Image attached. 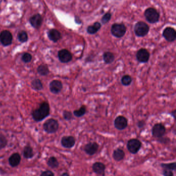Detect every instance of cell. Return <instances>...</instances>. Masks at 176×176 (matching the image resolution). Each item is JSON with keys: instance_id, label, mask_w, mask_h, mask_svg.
Returning <instances> with one entry per match:
<instances>
[{"instance_id": "cell-26", "label": "cell", "mask_w": 176, "mask_h": 176, "mask_svg": "<svg viewBox=\"0 0 176 176\" xmlns=\"http://www.w3.org/2000/svg\"><path fill=\"white\" fill-rule=\"evenodd\" d=\"M37 71L41 75H46L49 73L48 67L46 65H40L38 67Z\"/></svg>"}, {"instance_id": "cell-9", "label": "cell", "mask_w": 176, "mask_h": 176, "mask_svg": "<svg viewBox=\"0 0 176 176\" xmlns=\"http://www.w3.org/2000/svg\"><path fill=\"white\" fill-rule=\"evenodd\" d=\"M12 36L11 32L4 31L0 33V41L4 46L9 45L12 43Z\"/></svg>"}, {"instance_id": "cell-24", "label": "cell", "mask_w": 176, "mask_h": 176, "mask_svg": "<svg viewBox=\"0 0 176 176\" xmlns=\"http://www.w3.org/2000/svg\"><path fill=\"white\" fill-rule=\"evenodd\" d=\"M132 81V77L129 75H123V77L121 78V82L124 86H129L131 84Z\"/></svg>"}, {"instance_id": "cell-21", "label": "cell", "mask_w": 176, "mask_h": 176, "mask_svg": "<svg viewBox=\"0 0 176 176\" xmlns=\"http://www.w3.org/2000/svg\"><path fill=\"white\" fill-rule=\"evenodd\" d=\"M101 24L99 22H95L93 26H89L87 29V31H88V33L90 34H94L99 30V29L101 28Z\"/></svg>"}, {"instance_id": "cell-34", "label": "cell", "mask_w": 176, "mask_h": 176, "mask_svg": "<svg viewBox=\"0 0 176 176\" xmlns=\"http://www.w3.org/2000/svg\"><path fill=\"white\" fill-rule=\"evenodd\" d=\"M111 14L110 13H107V14H105L103 16L102 19H101V21H102V22L103 23V24H106L108 22V21H110V20L111 19Z\"/></svg>"}, {"instance_id": "cell-5", "label": "cell", "mask_w": 176, "mask_h": 176, "mask_svg": "<svg viewBox=\"0 0 176 176\" xmlns=\"http://www.w3.org/2000/svg\"><path fill=\"white\" fill-rule=\"evenodd\" d=\"M59 126L58 121L54 119H48L44 125V130L48 133H55L58 130Z\"/></svg>"}, {"instance_id": "cell-31", "label": "cell", "mask_w": 176, "mask_h": 176, "mask_svg": "<svg viewBox=\"0 0 176 176\" xmlns=\"http://www.w3.org/2000/svg\"><path fill=\"white\" fill-rule=\"evenodd\" d=\"M7 144V140L6 137L2 134H0V149H2L6 146Z\"/></svg>"}, {"instance_id": "cell-17", "label": "cell", "mask_w": 176, "mask_h": 176, "mask_svg": "<svg viewBox=\"0 0 176 176\" xmlns=\"http://www.w3.org/2000/svg\"><path fill=\"white\" fill-rule=\"evenodd\" d=\"M42 17L39 14L33 16L30 19V22L34 27L38 29L42 23Z\"/></svg>"}, {"instance_id": "cell-10", "label": "cell", "mask_w": 176, "mask_h": 176, "mask_svg": "<svg viewBox=\"0 0 176 176\" xmlns=\"http://www.w3.org/2000/svg\"><path fill=\"white\" fill-rule=\"evenodd\" d=\"M99 149V145L96 142H90L85 145L84 147V151L89 155H95Z\"/></svg>"}, {"instance_id": "cell-23", "label": "cell", "mask_w": 176, "mask_h": 176, "mask_svg": "<svg viewBox=\"0 0 176 176\" xmlns=\"http://www.w3.org/2000/svg\"><path fill=\"white\" fill-rule=\"evenodd\" d=\"M86 113V107L85 106H82L78 110L74 111V115L77 117H81L85 115Z\"/></svg>"}, {"instance_id": "cell-22", "label": "cell", "mask_w": 176, "mask_h": 176, "mask_svg": "<svg viewBox=\"0 0 176 176\" xmlns=\"http://www.w3.org/2000/svg\"><path fill=\"white\" fill-rule=\"evenodd\" d=\"M115 59V56L114 54L110 52H107L103 54V60L105 63L107 64H110L114 62Z\"/></svg>"}, {"instance_id": "cell-28", "label": "cell", "mask_w": 176, "mask_h": 176, "mask_svg": "<svg viewBox=\"0 0 176 176\" xmlns=\"http://www.w3.org/2000/svg\"><path fill=\"white\" fill-rule=\"evenodd\" d=\"M48 165L52 169H56L59 166V162L55 157H51L48 161Z\"/></svg>"}, {"instance_id": "cell-36", "label": "cell", "mask_w": 176, "mask_h": 176, "mask_svg": "<svg viewBox=\"0 0 176 176\" xmlns=\"http://www.w3.org/2000/svg\"><path fill=\"white\" fill-rule=\"evenodd\" d=\"M163 175L165 176H173L174 173L172 170L164 169V170L163 171Z\"/></svg>"}, {"instance_id": "cell-18", "label": "cell", "mask_w": 176, "mask_h": 176, "mask_svg": "<svg viewBox=\"0 0 176 176\" xmlns=\"http://www.w3.org/2000/svg\"><path fill=\"white\" fill-rule=\"evenodd\" d=\"M21 161V157L19 154L15 153L11 155L9 159V164L12 167H16L20 164Z\"/></svg>"}, {"instance_id": "cell-15", "label": "cell", "mask_w": 176, "mask_h": 176, "mask_svg": "<svg viewBox=\"0 0 176 176\" xmlns=\"http://www.w3.org/2000/svg\"><path fill=\"white\" fill-rule=\"evenodd\" d=\"M63 84L59 80H53L50 83V90L52 93L57 94L62 90Z\"/></svg>"}, {"instance_id": "cell-29", "label": "cell", "mask_w": 176, "mask_h": 176, "mask_svg": "<svg viewBox=\"0 0 176 176\" xmlns=\"http://www.w3.org/2000/svg\"><path fill=\"white\" fill-rule=\"evenodd\" d=\"M161 167L163 169H169L170 170H176V162L170 163L169 164H165V163H162L161 164Z\"/></svg>"}, {"instance_id": "cell-6", "label": "cell", "mask_w": 176, "mask_h": 176, "mask_svg": "<svg viewBox=\"0 0 176 176\" xmlns=\"http://www.w3.org/2000/svg\"><path fill=\"white\" fill-rule=\"evenodd\" d=\"M126 32V27L123 24L115 23L111 28V33L117 38L122 37Z\"/></svg>"}, {"instance_id": "cell-19", "label": "cell", "mask_w": 176, "mask_h": 176, "mask_svg": "<svg viewBox=\"0 0 176 176\" xmlns=\"http://www.w3.org/2000/svg\"><path fill=\"white\" fill-rule=\"evenodd\" d=\"M125 157V153L122 149L117 148L113 151V158L116 161H122Z\"/></svg>"}, {"instance_id": "cell-13", "label": "cell", "mask_w": 176, "mask_h": 176, "mask_svg": "<svg viewBox=\"0 0 176 176\" xmlns=\"http://www.w3.org/2000/svg\"><path fill=\"white\" fill-rule=\"evenodd\" d=\"M176 32L175 29L172 27L166 28L163 31V35L168 41L172 42L176 39Z\"/></svg>"}, {"instance_id": "cell-39", "label": "cell", "mask_w": 176, "mask_h": 176, "mask_svg": "<svg viewBox=\"0 0 176 176\" xmlns=\"http://www.w3.org/2000/svg\"><path fill=\"white\" fill-rule=\"evenodd\" d=\"M176 110H174L173 111H172V113H171V115L172 116H173L174 118H175V115H176Z\"/></svg>"}, {"instance_id": "cell-3", "label": "cell", "mask_w": 176, "mask_h": 176, "mask_svg": "<svg viewBox=\"0 0 176 176\" xmlns=\"http://www.w3.org/2000/svg\"><path fill=\"white\" fill-rule=\"evenodd\" d=\"M149 31V26L144 22H137L134 27V32L136 35L139 37H144L146 36Z\"/></svg>"}, {"instance_id": "cell-25", "label": "cell", "mask_w": 176, "mask_h": 176, "mask_svg": "<svg viewBox=\"0 0 176 176\" xmlns=\"http://www.w3.org/2000/svg\"><path fill=\"white\" fill-rule=\"evenodd\" d=\"M23 155L26 158H32L34 155L32 148L30 146H26V147L24 148Z\"/></svg>"}, {"instance_id": "cell-38", "label": "cell", "mask_w": 176, "mask_h": 176, "mask_svg": "<svg viewBox=\"0 0 176 176\" xmlns=\"http://www.w3.org/2000/svg\"><path fill=\"white\" fill-rule=\"evenodd\" d=\"M137 126L139 128H143L144 126L145 125V122L144 121H139L137 122Z\"/></svg>"}, {"instance_id": "cell-37", "label": "cell", "mask_w": 176, "mask_h": 176, "mask_svg": "<svg viewBox=\"0 0 176 176\" xmlns=\"http://www.w3.org/2000/svg\"><path fill=\"white\" fill-rule=\"evenodd\" d=\"M40 175L41 176H54V174L53 172H52L51 171L47 170V171L42 173Z\"/></svg>"}, {"instance_id": "cell-8", "label": "cell", "mask_w": 176, "mask_h": 176, "mask_svg": "<svg viewBox=\"0 0 176 176\" xmlns=\"http://www.w3.org/2000/svg\"><path fill=\"white\" fill-rule=\"evenodd\" d=\"M114 125L117 129L123 130L128 126V119L124 116H118L115 119Z\"/></svg>"}, {"instance_id": "cell-33", "label": "cell", "mask_w": 176, "mask_h": 176, "mask_svg": "<svg viewBox=\"0 0 176 176\" xmlns=\"http://www.w3.org/2000/svg\"><path fill=\"white\" fill-rule=\"evenodd\" d=\"M63 117L64 119L67 121H70L72 119V114L71 112L65 111L63 112Z\"/></svg>"}, {"instance_id": "cell-2", "label": "cell", "mask_w": 176, "mask_h": 176, "mask_svg": "<svg viewBox=\"0 0 176 176\" xmlns=\"http://www.w3.org/2000/svg\"><path fill=\"white\" fill-rule=\"evenodd\" d=\"M145 16L146 20L151 23H155L159 20V14L154 8H149L146 9L145 12Z\"/></svg>"}, {"instance_id": "cell-16", "label": "cell", "mask_w": 176, "mask_h": 176, "mask_svg": "<svg viewBox=\"0 0 176 176\" xmlns=\"http://www.w3.org/2000/svg\"><path fill=\"white\" fill-rule=\"evenodd\" d=\"M106 169V165L103 163L100 162L94 163L92 166L93 172L98 175H104Z\"/></svg>"}, {"instance_id": "cell-4", "label": "cell", "mask_w": 176, "mask_h": 176, "mask_svg": "<svg viewBox=\"0 0 176 176\" xmlns=\"http://www.w3.org/2000/svg\"><path fill=\"white\" fill-rule=\"evenodd\" d=\"M141 147V143L140 140L136 139L130 140L126 144V147L130 153L132 154H137L139 152Z\"/></svg>"}, {"instance_id": "cell-40", "label": "cell", "mask_w": 176, "mask_h": 176, "mask_svg": "<svg viewBox=\"0 0 176 176\" xmlns=\"http://www.w3.org/2000/svg\"><path fill=\"white\" fill-rule=\"evenodd\" d=\"M62 176H69V174H68V173H64L63 174H62Z\"/></svg>"}, {"instance_id": "cell-14", "label": "cell", "mask_w": 176, "mask_h": 176, "mask_svg": "<svg viewBox=\"0 0 176 176\" xmlns=\"http://www.w3.org/2000/svg\"><path fill=\"white\" fill-rule=\"evenodd\" d=\"M61 144L64 147L71 148L75 145V139L72 136H64L61 140Z\"/></svg>"}, {"instance_id": "cell-7", "label": "cell", "mask_w": 176, "mask_h": 176, "mask_svg": "<svg viewBox=\"0 0 176 176\" xmlns=\"http://www.w3.org/2000/svg\"><path fill=\"white\" fill-rule=\"evenodd\" d=\"M152 135L155 138L164 136L166 133V128L162 123H156L152 127Z\"/></svg>"}, {"instance_id": "cell-1", "label": "cell", "mask_w": 176, "mask_h": 176, "mask_svg": "<svg viewBox=\"0 0 176 176\" xmlns=\"http://www.w3.org/2000/svg\"><path fill=\"white\" fill-rule=\"evenodd\" d=\"M50 114V107L47 102H43L38 109L34 111L32 114L33 119L36 121H40Z\"/></svg>"}, {"instance_id": "cell-27", "label": "cell", "mask_w": 176, "mask_h": 176, "mask_svg": "<svg viewBox=\"0 0 176 176\" xmlns=\"http://www.w3.org/2000/svg\"><path fill=\"white\" fill-rule=\"evenodd\" d=\"M32 86L33 88L37 90H41L43 88L42 83L39 79L33 80L32 82Z\"/></svg>"}, {"instance_id": "cell-20", "label": "cell", "mask_w": 176, "mask_h": 176, "mask_svg": "<svg viewBox=\"0 0 176 176\" xmlns=\"http://www.w3.org/2000/svg\"><path fill=\"white\" fill-rule=\"evenodd\" d=\"M49 37L50 40L54 42H57L61 38V34L58 31L55 29H52L48 33Z\"/></svg>"}, {"instance_id": "cell-35", "label": "cell", "mask_w": 176, "mask_h": 176, "mask_svg": "<svg viewBox=\"0 0 176 176\" xmlns=\"http://www.w3.org/2000/svg\"><path fill=\"white\" fill-rule=\"evenodd\" d=\"M157 140H158V142L162 143V144H167V143H169V142H170V141L169 138H168V137H163V136L159 137Z\"/></svg>"}, {"instance_id": "cell-32", "label": "cell", "mask_w": 176, "mask_h": 176, "mask_svg": "<svg viewBox=\"0 0 176 176\" xmlns=\"http://www.w3.org/2000/svg\"><path fill=\"white\" fill-rule=\"evenodd\" d=\"M32 56L30 54L28 53H24L22 57V59L24 63H29L32 60Z\"/></svg>"}, {"instance_id": "cell-11", "label": "cell", "mask_w": 176, "mask_h": 176, "mask_svg": "<svg viewBox=\"0 0 176 176\" xmlns=\"http://www.w3.org/2000/svg\"><path fill=\"white\" fill-rule=\"evenodd\" d=\"M58 56L60 62L63 63L70 62L72 59V54L66 49L60 50L58 53Z\"/></svg>"}, {"instance_id": "cell-12", "label": "cell", "mask_w": 176, "mask_h": 176, "mask_svg": "<svg viewBox=\"0 0 176 176\" xmlns=\"http://www.w3.org/2000/svg\"><path fill=\"white\" fill-rule=\"evenodd\" d=\"M150 54L149 52L145 49H141L137 52L136 54V59L140 63H146L149 60Z\"/></svg>"}, {"instance_id": "cell-30", "label": "cell", "mask_w": 176, "mask_h": 176, "mask_svg": "<svg viewBox=\"0 0 176 176\" xmlns=\"http://www.w3.org/2000/svg\"><path fill=\"white\" fill-rule=\"evenodd\" d=\"M18 39L21 42H25L28 39V36H27L26 32L24 31H22L20 32L18 35Z\"/></svg>"}]
</instances>
